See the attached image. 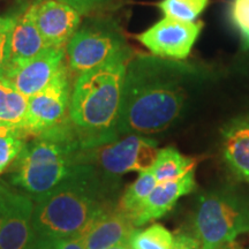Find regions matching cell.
Segmentation results:
<instances>
[{"label":"cell","mask_w":249,"mask_h":249,"mask_svg":"<svg viewBox=\"0 0 249 249\" xmlns=\"http://www.w3.org/2000/svg\"><path fill=\"white\" fill-rule=\"evenodd\" d=\"M54 242L55 246H57V249H87L82 236L62 239V240H58Z\"/></svg>","instance_id":"cell-27"},{"label":"cell","mask_w":249,"mask_h":249,"mask_svg":"<svg viewBox=\"0 0 249 249\" xmlns=\"http://www.w3.org/2000/svg\"><path fill=\"white\" fill-rule=\"evenodd\" d=\"M157 143L138 134H128L124 139L81 148L76 160L87 163L101 176L121 177L128 172H144L151 169L157 157Z\"/></svg>","instance_id":"cell-6"},{"label":"cell","mask_w":249,"mask_h":249,"mask_svg":"<svg viewBox=\"0 0 249 249\" xmlns=\"http://www.w3.org/2000/svg\"><path fill=\"white\" fill-rule=\"evenodd\" d=\"M80 149L79 135L68 118L26 143L14 161L11 181L38 201L70 176Z\"/></svg>","instance_id":"cell-4"},{"label":"cell","mask_w":249,"mask_h":249,"mask_svg":"<svg viewBox=\"0 0 249 249\" xmlns=\"http://www.w3.org/2000/svg\"><path fill=\"white\" fill-rule=\"evenodd\" d=\"M45 48H48V44L37 28L35 4H33L15 21L11 34L9 59L5 77L13 75L15 71L36 57Z\"/></svg>","instance_id":"cell-13"},{"label":"cell","mask_w":249,"mask_h":249,"mask_svg":"<svg viewBox=\"0 0 249 249\" xmlns=\"http://www.w3.org/2000/svg\"><path fill=\"white\" fill-rule=\"evenodd\" d=\"M107 210L101 174L91 165L76 160L70 176L35 202L34 231L36 238L51 241L82 236Z\"/></svg>","instance_id":"cell-3"},{"label":"cell","mask_w":249,"mask_h":249,"mask_svg":"<svg viewBox=\"0 0 249 249\" xmlns=\"http://www.w3.org/2000/svg\"><path fill=\"white\" fill-rule=\"evenodd\" d=\"M198 160L182 155L176 148H164L158 150L151 172L157 183L174 181L181 179L186 174L194 172Z\"/></svg>","instance_id":"cell-17"},{"label":"cell","mask_w":249,"mask_h":249,"mask_svg":"<svg viewBox=\"0 0 249 249\" xmlns=\"http://www.w3.org/2000/svg\"><path fill=\"white\" fill-rule=\"evenodd\" d=\"M64 1L73 6L81 14H86L105 5L110 0H64Z\"/></svg>","instance_id":"cell-25"},{"label":"cell","mask_w":249,"mask_h":249,"mask_svg":"<svg viewBox=\"0 0 249 249\" xmlns=\"http://www.w3.org/2000/svg\"><path fill=\"white\" fill-rule=\"evenodd\" d=\"M194 229L202 247L235 241L249 233V197L232 192H213L198 202Z\"/></svg>","instance_id":"cell-5"},{"label":"cell","mask_w":249,"mask_h":249,"mask_svg":"<svg viewBox=\"0 0 249 249\" xmlns=\"http://www.w3.org/2000/svg\"><path fill=\"white\" fill-rule=\"evenodd\" d=\"M108 249H133V248H132V246H130L129 241H128V242H124V244L117 245V246H114V247H111Z\"/></svg>","instance_id":"cell-31"},{"label":"cell","mask_w":249,"mask_h":249,"mask_svg":"<svg viewBox=\"0 0 249 249\" xmlns=\"http://www.w3.org/2000/svg\"><path fill=\"white\" fill-rule=\"evenodd\" d=\"M35 21L48 46H64L79 29L81 13L64 0H38Z\"/></svg>","instance_id":"cell-11"},{"label":"cell","mask_w":249,"mask_h":249,"mask_svg":"<svg viewBox=\"0 0 249 249\" xmlns=\"http://www.w3.org/2000/svg\"><path fill=\"white\" fill-rule=\"evenodd\" d=\"M200 241L188 235H178L174 238L171 249H200Z\"/></svg>","instance_id":"cell-26"},{"label":"cell","mask_w":249,"mask_h":249,"mask_svg":"<svg viewBox=\"0 0 249 249\" xmlns=\"http://www.w3.org/2000/svg\"><path fill=\"white\" fill-rule=\"evenodd\" d=\"M231 22L249 49V0H232L230 6Z\"/></svg>","instance_id":"cell-23"},{"label":"cell","mask_w":249,"mask_h":249,"mask_svg":"<svg viewBox=\"0 0 249 249\" xmlns=\"http://www.w3.org/2000/svg\"><path fill=\"white\" fill-rule=\"evenodd\" d=\"M193 71L158 55H133L127 65L118 135L156 134L179 117L186 98L185 80Z\"/></svg>","instance_id":"cell-1"},{"label":"cell","mask_w":249,"mask_h":249,"mask_svg":"<svg viewBox=\"0 0 249 249\" xmlns=\"http://www.w3.org/2000/svg\"><path fill=\"white\" fill-rule=\"evenodd\" d=\"M202 27L203 23L201 21L188 22L164 17L136 38L158 57L185 59L191 53Z\"/></svg>","instance_id":"cell-10"},{"label":"cell","mask_w":249,"mask_h":249,"mask_svg":"<svg viewBox=\"0 0 249 249\" xmlns=\"http://www.w3.org/2000/svg\"><path fill=\"white\" fill-rule=\"evenodd\" d=\"M18 130H23V129L18 128V127L11 126V124H7L1 123V121H0V135H5V134L14 133V132H18Z\"/></svg>","instance_id":"cell-29"},{"label":"cell","mask_w":249,"mask_h":249,"mask_svg":"<svg viewBox=\"0 0 249 249\" xmlns=\"http://www.w3.org/2000/svg\"><path fill=\"white\" fill-rule=\"evenodd\" d=\"M195 188V173L191 172L174 181L157 183L152 192L130 216L134 226L144 225L165 216L177 204L182 196L189 194Z\"/></svg>","instance_id":"cell-14"},{"label":"cell","mask_w":249,"mask_h":249,"mask_svg":"<svg viewBox=\"0 0 249 249\" xmlns=\"http://www.w3.org/2000/svg\"><path fill=\"white\" fill-rule=\"evenodd\" d=\"M135 231L130 218L120 209L107 210L93 220L82 235L87 249H108L128 242Z\"/></svg>","instance_id":"cell-15"},{"label":"cell","mask_w":249,"mask_h":249,"mask_svg":"<svg viewBox=\"0 0 249 249\" xmlns=\"http://www.w3.org/2000/svg\"><path fill=\"white\" fill-rule=\"evenodd\" d=\"M35 201L0 181V249H31Z\"/></svg>","instance_id":"cell-9"},{"label":"cell","mask_w":249,"mask_h":249,"mask_svg":"<svg viewBox=\"0 0 249 249\" xmlns=\"http://www.w3.org/2000/svg\"><path fill=\"white\" fill-rule=\"evenodd\" d=\"M71 85L66 65L42 91L28 98L24 132L37 136L68 119Z\"/></svg>","instance_id":"cell-8"},{"label":"cell","mask_w":249,"mask_h":249,"mask_svg":"<svg viewBox=\"0 0 249 249\" xmlns=\"http://www.w3.org/2000/svg\"><path fill=\"white\" fill-rule=\"evenodd\" d=\"M200 249H241L240 246L235 244V241L229 242V244H224L219 246H213V247H200Z\"/></svg>","instance_id":"cell-30"},{"label":"cell","mask_w":249,"mask_h":249,"mask_svg":"<svg viewBox=\"0 0 249 249\" xmlns=\"http://www.w3.org/2000/svg\"><path fill=\"white\" fill-rule=\"evenodd\" d=\"M28 97L17 89L7 77L0 79V121L24 130Z\"/></svg>","instance_id":"cell-18"},{"label":"cell","mask_w":249,"mask_h":249,"mask_svg":"<svg viewBox=\"0 0 249 249\" xmlns=\"http://www.w3.org/2000/svg\"><path fill=\"white\" fill-rule=\"evenodd\" d=\"M174 236L160 224L143 230H135L130 236L129 244L133 249H171Z\"/></svg>","instance_id":"cell-20"},{"label":"cell","mask_w":249,"mask_h":249,"mask_svg":"<svg viewBox=\"0 0 249 249\" xmlns=\"http://www.w3.org/2000/svg\"><path fill=\"white\" fill-rule=\"evenodd\" d=\"M4 21H5V18H0V26H1V24L4 23Z\"/></svg>","instance_id":"cell-32"},{"label":"cell","mask_w":249,"mask_h":249,"mask_svg":"<svg viewBox=\"0 0 249 249\" xmlns=\"http://www.w3.org/2000/svg\"><path fill=\"white\" fill-rule=\"evenodd\" d=\"M31 249H57V246H55L54 241L36 238L35 244Z\"/></svg>","instance_id":"cell-28"},{"label":"cell","mask_w":249,"mask_h":249,"mask_svg":"<svg viewBox=\"0 0 249 249\" xmlns=\"http://www.w3.org/2000/svg\"><path fill=\"white\" fill-rule=\"evenodd\" d=\"M223 154L232 172L249 182V117L233 120L223 129Z\"/></svg>","instance_id":"cell-16"},{"label":"cell","mask_w":249,"mask_h":249,"mask_svg":"<svg viewBox=\"0 0 249 249\" xmlns=\"http://www.w3.org/2000/svg\"><path fill=\"white\" fill-rule=\"evenodd\" d=\"M156 185H157V180L150 169L141 172L139 178L124 193L120 200L119 209L130 217L141 207V204L145 201Z\"/></svg>","instance_id":"cell-19"},{"label":"cell","mask_w":249,"mask_h":249,"mask_svg":"<svg viewBox=\"0 0 249 249\" xmlns=\"http://www.w3.org/2000/svg\"><path fill=\"white\" fill-rule=\"evenodd\" d=\"M209 0H161L158 7L165 17L193 22L202 14Z\"/></svg>","instance_id":"cell-21"},{"label":"cell","mask_w":249,"mask_h":249,"mask_svg":"<svg viewBox=\"0 0 249 249\" xmlns=\"http://www.w3.org/2000/svg\"><path fill=\"white\" fill-rule=\"evenodd\" d=\"M126 48L123 37L111 27L88 26L75 31L68 40V67L77 75L107 64Z\"/></svg>","instance_id":"cell-7"},{"label":"cell","mask_w":249,"mask_h":249,"mask_svg":"<svg viewBox=\"0 0 249 249\" xmlns=\"http://www.w3.org/2000/svg\"><path fill=\"white\" fill-rule=\"evenodd\" d=\"M17 18H5L4 23L0 26V79L5 76L9 59L11 34Z\"/></svg>","instance_id":"cell-24"},{"label":"cell","mask_w":249,"mask_h":249,"mask_svg":"<svg viewBox=\"0 0 249 249\" xmlns=\"http://www.w3.org/2000/svg\"><path fill=\"white\" fill-rule=\"evenodd\" d=\"M27 136L24 130L0 135V174L21 154L27 143L24 140Z\"/></svg>","instance_id":"cell-22"},{"label":"cell","mask_w":249,"mask_h":249,"mask_svg":"<svg viewBox=\"0 0 249 249\" xmlns=\"http://www.w3.org/2000/svg\"><path fill=\"white\" fill-rule=\"evenodd\" d=\"M66 50L64 46H48L13 75L7 77L26 97L42 91L64 67Z\"/></svg>","instance_id":"cell-12"},{"label":"cell","mask_w":249,"mask_h":249,"mask_svg":"<svg viewBox=\"0 0 249 249\" xmlns=\"http://www.w3.org/2000/svg\"><path fill=\"white\" fill-rule=\"evenodd\" d=\"M133 57L126 46L116 57L95 70L77 75L71 92L70 118L81 148L119 138V119L127 65Z\"/></svg>","instance_id":"cell-2"}]
</instances>
